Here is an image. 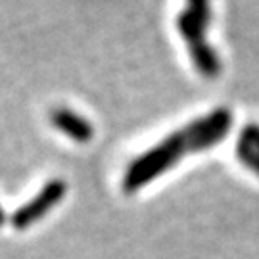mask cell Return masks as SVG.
Wrapping results in <instances>:
<instances>
[{"mask_svg":"<svg viewBox=\"0 0 259 259\" xmlns=\"http://www.w3.org/2000/svg\"><path fill=\"white\" fill-rule=\"evenodd\" d=\"M231 125L232 113L227 108H219L185 125L183 129L175 131L159 144L152 146L131 161L123 177V192L133 194L154 179L161 177L167 169L175 167L185 156L204 152L219 144L229 135Z\"/></svg>","mask_w":259,"mask_h":259,"instance_id":"obj_1","label":"cell"},{"mask_svg":"<svg viewBox=\"0 0 259 259\" xmlns=\"http://www.w3.org/2000/svg\"><path fill=\"white\" fill-rule=\"evenodd\" d=\"M236 154L242 165L259 177V125H248L242 131Z\"/></svg>","mask_w":259,"mask_h":259,"instance_id":"obj_5","label":"cell"},{"mask_svg":"<svg viewBox=\"0 0 259 259\" xmlns=\"http://www.w3.org/2000/svg\"><path fill=\"white\" fill-rule=\"evenodd\" d=\"M211 21V4L209 0H186L185 10L179 14L177 27L183 40L186 42L188 54L192 58L196 69L205 77H215L221 71L219 56L215 54L207 42V27Z\"/></svg>","mask_w":259,"mask_h":259,"instance_id":"obj_2","label":"cell"},{"mask_svg":"<svg viewBox=\"0 0 259 259\" xmlns=\"http://www.w3.org/2000/svg\"><path fill=\"white\" fill-rule=\"evenodd\" d=\"M65 190H67V185L60 179H54V181L47 183L33 200H29L27 204L21 205L18 211L12 215V225L19 231L31 227L33 223L42 219V215L50 211L64 198Z\"/></svg>","mask_w":259,"mask_h":259,"instance_id":"obj_3","label":"cell"},{"mask_svg":"<svg viewBox=\"0 0 259 259\" xmlns=\"http://www.w3.org/2000/svg\"><path fill=\"white\" fill-rule=\"evenodd\" d=\"M50 119H52V125H54L56 129L60 131V133H64V135H67L69 139H73L75 142L84 144V142H89V140L93 139V125L84 119L83 115H79L75 111H69L65 110V108H58V110L52 111Z\"/></svg>","mask_w":259,"mask_h":259,"instance_id":"obj_4","label":"cell"},{"mask_svg":"<svg viewBox=\"0 0 259 259\" xmlns=\"http://www.w3.org/2000/svg\"><path fill=\"white\" fill-rule=\"evenodd\" d=\"M2 223H4V211L0 209V227H2Z\"/></svg>","mask_w":259,"mask_h":259,"instance_id":"obj_6","label":"cell"}]
</instances>
